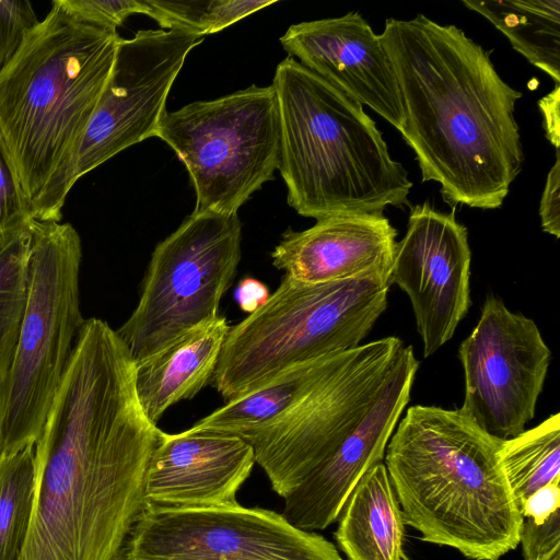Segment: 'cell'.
Returning a JSON list of instances; mask_svg holds the SVG:
<instances>
[{"label": "cell", "instance_id": "32", "mask_svg": "<svg viewBox=\"0 0 560 560\" xmlns=\"http://www.w3.org/2000/svg\"><path fill=\"white\" fill-rule=\"evenodd\" d=\"M538 107L544 116L546 137L556 150H559L560 142V85L538 101Z\"/></svg>", "mask_w": 560, "mask_h": 560}, {"label": "cell", "instance_id": "2", "mask_svg": "<svg viewBox=\"0 0 560 560\" xmlns=\"http://www.w3.org/2000/svg\"><path fill=\"white\" fill-rule=\"evenodd\" d=\"M381 42L394 70L422 182L451 205L502 206L524 162L514 110L522 93L490 54L455 25L423 14L387 19Z\"/></svg>", "mask_w": 560, "mask_h": 560}, {"label": "cell", "instance_id": "33", "mask_svg": "<svg viewBox=\"0 0 560 560\" xmlns=\"http://www.w3.org/2000/svg\"><path fill=\"white\" fill-rule=\"evenodd\" d=\"M268 288L253 278L243 279L235 292L236 301L242 311L252 314L269 299Z\"/></svg>", "mask_w": 560, "mask_h": 560}, {"label": "cell", "instance_id": "24", "mask_svg": "<svg viewBox=\"0 0 560 560\" xmlns=\"http://www.w3.org/2000/svg\"><path fill=\"white\" fill-rule=\"evenodd\" d=\"M30 223L0 236V384L12 362L26 302Z\"/></svg>", "mask_w": 560, "mask_h": 560}, {"label": "cell", "instance_id": "19", "mask_svg": "<svg viewBox=\"0 0 560 560\" xmlns=\"http://www.w3.org/2000/svg\"><path fill=\"white\" fill-rule=\"evenodd\" d=\"M338 518L336 540L350 560H402L405 523L383 462L362 476Z\"/></svg>", "mask_w": 560, "mask_h": 560}, {"label": "cell", "instance_id": "1", "mask_svg": "<svg viewBox=\"0 0 560 560\" xmlns=\"http://www.w3.org/2000/svg\"><path fill=\"white\" fill-rule=\"evenodd\" d=\"M135 370L116 330L86 319L34 445L35 500L19 560L122 559L161 433L139 402Z\"/></svg>", "mask_w": 560, "mask_h": 560}, {"label": "cell", "instance_id": "13", "mask_svg": "<svg viewBox=\"0 0 560 560\" xmlns=\"http://www.w3.org/2000/svg\"><path fill=\"white\" fill-rule=\"evenodd\" d=\"M202 40L180 30H142L120 39L80 148L78 178L155 137L171 88L189 51Z\"/></svg>", "mask_w": 560, "mask_h": 560}, {"label": "cell", "instance_id": "15", "mask_svg": "<svg viewBox=\"0 0 560 560\" xmlns=\"http://www.w3.org/2000/svg\"><path fill=\"white\" fill-rule=\"evenodd\" d=\"M280 43L302 66L401 130L405 113L394 70L380 35L359 12L293 24Z\"/></svg>", "mask_w": 560, "mask_h": 560}, {"label": "cell", "instance_id": "10", "mask_svg": "<svg viewBox=\"0 0 560 560\" xmlns=\"http://www.w3.org/2000/svg\"><path fill=\"white\" fill-rule=\"evenodd\" d=\"M236 214L195 212L154 248L139 303L116 330L140 362L218 316L241 260Z\"/></svg>", "mask_w": 560, "mask_h": 560}, {"label": "cell", "instance_id": "23", "mask_svg": "<svg viewBox=\"0 0 560 560\" xmlns=\"http://www.w3.org/2000/svg\"><path fill=\"white\" fill-rule=\"evenodd\" d=\"M36 488L35 448L0 456V560H19L30 530Z\"/></svg>", "mask_w": 560, "mask_h": 560}, {"label": "cell", "instance_id": "17", "mask_svg": "<svg viewBox=\"0 0 560 560\" xmlns=\"http://www.w3.org/2000/svg\"><path fill=\"white\" fill-rule=\"evenodd\" d=\"M396 236L384 213L335 215L304 231L289 229L270 256L277 269L305 283L389 279Z\"/></svg>", "mask_w": 560, "mask_h": 560}, {"label": "cell", "instance_id": "21", "mask_svg": "<svg viewBox=\"0 0 560 560\" xmlns=\"http://www.w3.org/2000/svg\"><path fill=\"white\" fill-rule=\"evenodd\" d=\"M463 4L486 18L517 52L560 83V0H463Z\"/></svg>", "mask_w": 560, "mask_h": 560}, {"label": "cell", "instance_id": "5", "mask_svg": "<svg viewBox=\"0 0 560 560\" xmlns=\"http://www.w3.org/2000/svg\"><path fill=\"white\" fill-rule=\"evenodd\" d=\"M499 440L459 409L409 407L385 450L402 520L424 541L498 560L520 544L523 517Z\"/></svg>", "mask_w": 560, "mask_h": 560}, {"label": "cell", "instance_id": "30", "mask_svg": "<svg viewBox=\"0 0 560 560\" xmlns=\"http://www.w3.org/2000/svg\"><path fill=\"white\" fill-rule=\"evenodd\" d=\"M539 215L544 232L560 236V153L556 150V161L551 166L542 191Z\"/></svg>", "mask_w": 560, "mask_h": 560}, {"label": "cell", "instance_id": "4", "mask_svg": "<svg viewBox=\"0 0 560 560\" xmlns=\"http://www.w3.org/2000/svg\"><path fill=\"white\" fill-rule=\"evenodd\" d=\"M120 39L54 0L0 72V132L34 220L62 218Z\"/></svg>", "mask_w": 560, "mask_h": 560}, {"label": "cell", "instance_id": "7", "mask_svg": "<svg viewBox=\"0 0 560 560\" xmlns=\"http://www.w3.org/2000/svg\"><path fill=\"white\" fill-rule=\"evenodd\" d=\"M387 278L305 283L284 275L267 302L230 327L212 378L226 400L282 372L351 350L387 307Z\"/></svg>", "mask_w": 560, "mask_h": 560}, {"label": "cell", "instance_id": "26", "mask_svg": "<svg viewBox=\"0 0 560 560\" xmlns=\"http://www.w3.org/2000/svg\"><path fill=\"white\" fill-rule=\"evenodd\" d=\"M33 219L11 155L0 132V236Z\"/></svg>", "mask_w": 560, "mask_h": 560}, {"label": "cell", "instance_id": "16", "mask_svg": "<svg viewBox=\"0 0 560 560\" xmlns=\"http://www.w3.org/2000/svg\"><path fill=\"white\" fill-rule=\"evenodd\" d=\"M254 464L252 446L240 436L161 431L145 472V506L184 510L237 503L236 492Z\"/></svg>", "mask_w": 560, "mask_h": 560}, {"label": "cell", "instance_id": "28", "mask_svg": "<svg viewBox=\"0 0 560 560\" xmlns=\"http://www.w3.org/2000/svg\"><path fill=\"white\" fill-rule=\"evenodd\" d=\"M79 21L117 30L131 14L147 12L145 1L138 0H58Z\"/></svg>", "mask_w": 560, "mask_h": 560}, {"label": "cell", "instance_id": "31", "mask_svg": "<svg viewBox=\"0 0 560 560\" xmlns=\"http://www.w3.org/2000/svg\"><path fill=\"white\" fill-rule=\"evenodd\" d=\"M560 510V480L549 483L534 492L521 506L523 518L542 523Z\"/></svg>", "mask_w": 560, "mask_h": 560}, {"label": "cell", "instance_id": "22", "mask_svg": "<svg viewBox=\"0 0 560 560\" xmlns=\"http://www.w3.org/2000/svg\"><path fill=\"white\" fill-rule=\"evenodd\" d=\"M499 457L520 511L534 492L560 480V415L503 440Z\"/></svg>", "mask_w": 560, "mask_h": 560}, {"label": "cell", "instance_id": "27", "mask_svg": "<svg viewBox=\"0 0 560 560\" xmlns=\"http://www.w3.org/2000/svg\"><path fill=\"white\" fill-rule=\"evenodd\" d=\"M38 22L30 1L0 0V72Z\"/></svg>", "mask_w": 560, "mask_h": 560}, {"label": "cell", "instance_id": "9", "mask_svg": "<svg viewBox=\"0 0 560 560\" xmlns=\"http://www.w3.org/2000/svg\"><path fill=\"white\" fill-rule=\"evenodd\" d=\"M155 137L176 152L188 171L195 212L236 214L279 167L275 89L252 85L165 112Z\"/></svg>", "mask_w": 560, "mask_h": 560}, {"label": "cell", "instance_id": "6", "mask_svg": "<svg viewBox=\"0 0 560 560\" xmlns=\"http://www.w3.org/2000/svg\"><path fill=\"white\" fill-rule=\"evenodd\" d=\"M279 171L301 215L380 214L409 206L412 183L363 105L288 56L276 68Z\"/></svg>", "mask_w": 560, "mask_h": 560}, {"label": "cell", "instance_id": "14", "mask_svg": "<svg viewBox=\"0 0 560 560\" xmlns=\"http://www.w3.org/2000/svg\"><path fill=\"white\" fill-rule=\"evenodd\" d=\"M470 261L467 230L454 210L440 212L428 202L411 208L388 282L411 302L424 357L453 337L468 312Z\"/></svg>", "mask_w": 560, "mask_h": 560}, {"label": "cell", "instance_id": "25", "mask_svg": "<svg viewBox=\"0 0 560 560\" xmlns=\"http://www.w3.org/2000/svg\"><path fill=\"white\" fill-rule=\"evenodd\" d=\"M275 0L145 1V14L163 28L205 37L273 4Z\"/></svg>", "mask_w": 560, "mask_h": 560}, {"label": "cell", "instance_id": "18", "mask_svg": "<svg viewBox=\"0 0 560 560\" xmlns=\"http://www.w3.org/2000/svg\"><path fill=\"white\" fill-rule=\"evenodd\" d=\"M229 330L226 318L218 315L136 363L138 399L153 423L167 408L191 399L212 382Z\"/></svg>", "mask_w": 560, "mask_h": 560}, {"label": "cell", "instance_id": "34", "mask_svg": "<svg viewBox=\"0 0 560 560\" xmlns=\"http://www.w3.org/2000/svg\"><path fill=\"white\" fill-rule=\"evenodd\" d=\"M542 560H560V548L556 549Z\"/></svg>", "mask_w": 560, "mask_h": 560}, {"label": "cell", "instance_id": "12", "mask_svg": "<svg viewBox=\"0 0 560 560\" xmlns=\"http://www.w3.org/2000/svg\"><path fill=\"white\" fill-rule=\"evenodd\" d=\"M458 358L465 377L460 412L499 440L521 434L535 416L551 358L536 323L489 294Z\"/></svg>", "mask_w": 560, "mask_h": 560}, {"label": "cell", "instance_id": "3", "mask_svg": "<svg viewBox=\"0 0 560 560\" xmlns=\"http://www.w3.org/2000/svg\"><path fill=\"white\" fill-rule=\"evenodd\" d=\"M418 368L413 348L393 336L332 354L294 412L244 439L291 525L314 532L338 520L362 476L383 462Z\"/></svg>", "mask_w": 560, "mask_h": 560}, {"label": "cell", "instance_id": "8", "mask_svg": "<svg viewBox=\"0 0 560 560\" xmlns=\"http://www.w3.org/2000/svg\"><path fill=\"white\" fill-rule=\"evenodd\" d=\"M30 226L26 302L0 384V456L35 445L85 322L79 233L57 221L32 220Z\"/></svg>", "mask_w": 560, "mask_h": 560}, {"label": "cell", "instance_id": "29", "mask_svg": "<svg viewBox=\"0 0 560 560\" xmlns=\"http://www.w3.org/2000/svg\"><path fill=\"white\" fill-rule=\"evenodd\" d=\"M520 542L526 560H542L560 548V510L542 523L523 518Z\"/></svg>", "mask_w": 560, "mask_h": 560}, {"label": "cell", "instance_id": "20", "mask_svg": "<svg viewBox=\"0 0 560 560\" xmlns=\"http://www.w3.org/2000/svg\"><path fill=\"white\" fill-rule=\"evenodd\" d=\"M329 358L327 355L282 372L257 389L226 401L190 429L232 434L244 440L281 423L315 389Z\"/></svg>", "mask_w": 560, "mask_h": 560}, {"label": "cell", "instance_id": "11", "mask_svg": "<svg viewBox=\"0 0 560 560\" xmlns=\"http://www.w3.org/2000/svg\"><path fill=\"white\" fill-rule=\"evenodd\" d=\"M121 560H342L329 540L281 513L238 503L207 509L144 506Z\"/></svg>", "mask_w": 560, "mask_h": 560}]
</instances>
